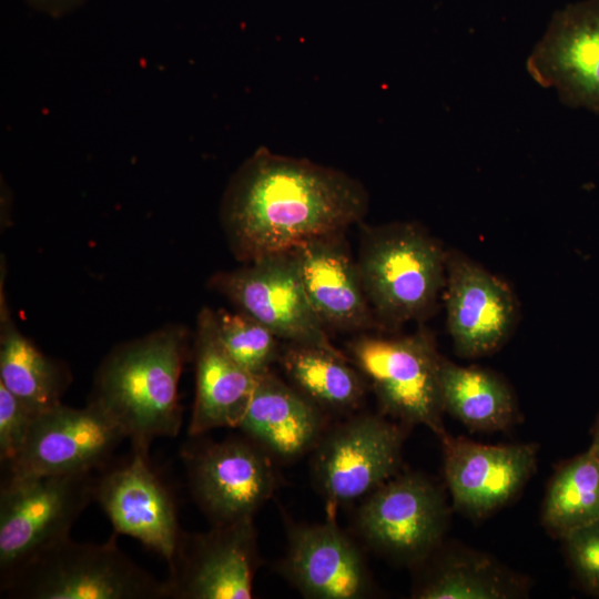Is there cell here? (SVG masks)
<instances>
[{"label":"cell","mask_w":599,"mask_h":599,"mask_svg":"<svg viewBox=\"0 0 599 599\" xmlns=\"http://www.w3.org/2000/svg\"><path fill=\"white\" fill-rule=\"evenodd\" d=\"M185 356V329L167 326L116 346L100 364L90 400L120 426L132 448L149 451L155 438L179 434Z\"/></svg>","instance_id":"7a4b0ae2"},{"label":"cell","mask_w":599,"mask_h":599,"mask_svg":"<svg viewBox=\"0 0 599 599\" xmlns=\"http://www.w3.org/2000/svg\"><path fill=\"white\" fill-rule=\"evenodd\" d=\"M440 392L444 412L473 430H505L518 417L509 385L478 366H460L443 357Z\"/></svg>","instance_id":"7402d4cb"},{"label":"cell","mask_w":599,"mask_h":599,"mask_svg":"<svg viewBox=\"0 0 599 599\" xmlns=\"http://www.w3.org/2000/svg\"><path fill=\"white\" fill-rule=\"evenodd\" d=\"M404 430L380 415L359 414L326 430L313 450L312 473L328 517L398 471Z\"/></svg>","instance_id":"ba28073f"},{"label":"cell","mask_w":599,"mask_h":599,"mask_svg":"<svg viewBox=\"0 0 599 599\" xmlns=\"http://www.w3.org/2000/svg\"><path fill=\"white\" fill-rule=\"evenodd\" d=\"M522 578L487 555L454 549L440 556L414 591L419 599H509L521 597Z\"/></svg>","instance_id":"603a6c76"},{"label":"cell","mask_w":599,"mask_h":599,"mask_svg":"<svg viewBox=\"0 0 599 599\" xmlns=\"http://www.w3.org/2000/svg\"><path fill=\"white\" fill-rule=\"evenodd\" d=\"M541 520L549 534L561 539L599 520V461L589 450L556 470L546 493Z\"/></svg>","instance_id":"d4e9b609"},{"label":"cell","mask_w":599,"mask_h":599,"mask_svg":"<svg viewBox=\"0 0 599 599\" xmlns=\"http://www.w3.org/2000/svg\"><path fill=\"white\" fill-rule=\"evenodd\" d=\"M278 359L295 387L322 410L351 412L364 397V379L342 352L290 344Z\"/></svg>","instance_id":"cb8c5ba5"},{"label":"cell","mask_w":599,"mask_h":599,"mask_svg":"<svg viewBox=\"0 0 599 599\" xmlns=\"http://www.w3.org/2000/svg\"><path fill=\"white\" fill-rule=\"evenodd\" d=\"M35 10L60 18L82 6L87 0H23Z\"/></svg>","instance_id":"f1b7e54d"},{"label":"cell","mask_w":599,"mask_h":599,"mask_svg":"<svg viewBox=\"0 0 599 599\" xmlns=\"http://www.w3.org/2000/svg\"><path fill=\"white\" fill-rule=\"evenodd\" d=\"M164 580L165 599H248L258 564L254 517L182 530Z\"/></svg>","instance_id":"8fae6325"},{"label":"cell","mask_w":599,"mask_h":599,"mask_svg":"<svg viewBox=\"0 0 599 599\" xmlns=\"http://www.w3.org/2000/svg\"><path fill=\"white\" fill-rule=\"evenodd\" d=\"M447 520L448 505L439 486L425 475L405 473L365 496L355 527L369 548L415 565L439 547Z\"/></svg>","instance_id":"52a82bcc"},{"label":"cell","mask_w":599,"mask_h":599,"mask_svg":"<svg viewBox=\"0 0 599 599\" xmlns=\"http://www.w3.org/2000/svg\"><path fill=\"white\" fill-rule=\"evenodd\" d=\"M599 461V416L592 432V444L588 449Z\"/></svg>","instance_id":"f546056e"},{"label":"cell","mask_w":599,"mask_h":599,"mask_svg":"<svg viewBox=\"0 0 599 599\" xmlns=\"http://www.w3.org/2000/svg\"><path fill=\"white\" fill-rule=\"evenodd\" d=\"M37 416L0 383V460L2 466L20 450Z\"/></svg>","instance_id":"83f0119b"},{"label":"cell","mask_w":599,"mask_h":599,"mask_svg":"<svg viewBox=\"0 0 599 599\" xmlns=\"http://www.w3.org/2000/svg\"><path fill=\"white\" fill-rule=\"evenodd\" d=\"M448 334L456 354L477 358L511 336L519 306L511 287L459 252H447L444 287Z\"/></svg>","instance_id":"9a60e30c"},{"label":"cell","mask_w":599,"mask_h":599,"mask_svg":"<svg viewBox=\"0 0 599 599\" xmlns=\"http://www.w3.org/2000/svg\"><path fill=\"white\" fill-rule=\"evenodd\" d=\"M194 364L195 397L189 435L195 437L215 428L237 427L253 395L256 377L226 352L210 308H203L197 317Z\"/></svg>","instance_id":"ffe728a7"},{"label":"cell","mask_w":599,"mask_h":599,"mask_svg":"<svg viewBox=\"0 0 599 599\" xmlns=\"http://www.w3.org/2000/svg\"><path fill=\"white\" fill-rule=\"evenodd\" d=\"M353 361L369 380L380 410L406 425H424L440 440V365L434 338L424 328L399 337L363 334L348 344Z\"/></svg>","instance_id":"8992f818"},{"label":"cell","mask_w":599,"mask_h":599,"mask_svg":"<svg viewBox=\"0 0 599 599\" xmlns=\"http://www.w3.org/2000/svg\"><path fill=\"white\" fill-rule=\"evenodd\" d=\"M237 428L271 457L293 460L313 451L325 430L316 404L271 370L256 384Z\"/></svg>","instance_id":"d6986e66"},{"label":"cell","mask_w":599,"mask_h":599,"mask_svg":"<svg viewBox=\"0 0 599 599\" xmlns=\"http://www.w3.org/2000/svg\"><path fill=\"white\" fill-rule=\"evenodd\" d=\"M192 496L213 525L254 517L276 484L271 456L244 438L184 450Z\"/></svg>","instance_id":"7c38bea8"},{"label":"cell","mask_w":599,"mask_h":599,"mask_svg":"<svg viewBox=\"0 0 599 599\" xmlns=\"http://www.w3.org/2000/svg\"><path fill=\"white\" fill-rule=\"evenodd\" d=\"M367 210V191L347 173L261 146L229 181L220 219L234 257L248 263L344 233Z\"/></svg>","instance_id":"6da1fadb"},{"label":"cell","mask_w":599,"mask_h":599,"mask_svg":"<svg viewBox=\"0 0 599 599\" xmlns=\"http://www.w3.org/2000/svg\"><path fill=\"white\" fill-rule=\"evenodd\" d=\"M95 471L1 480L0 582L43 550L70 538L94 501Z\"/></svg>","instance_id":"5b68a950"},{"label":"cell","mask_w":599,"mask_h":599,"mask_svg":"<svg viewBox=\"0 0 599 599\" xmlns=\"http://www.w3.org/2000/svg\"><path fill=\"white\" fill-rule=\"evenodd\" d=\"M116 532L103 544L68 538L33 557L7 580L14 599H165L164 582L132 561Z\"/></svg>","instance_id":"277c9868"},{"label":"cell","mask_w":599,"mask_h":599,"mask_svg":"<svg viewBox=\"0 0 599 599\" xmlns=\"http://www.w3.org/2000/svg\"><path fill=\"white\" fill-rule=\"evenodd\" d=\"M0 303V383L39 415L61 404L70 374L17 328L3 290Z\"/></svg>","instance_id":"44dd1931"},{"label":"cell","mask_w":599,"mask_h":599,"mask_svg":"<svg viewBox=\"0 0 599 599\" xmlns=\"http://www.w3.org/2000/svg\"><path fill=\"white\" fill-rule=\"evenodd\" d=\"M124 439L95 402L82 408L61 403L34 418L20 450L2 466V480L98 471Z\"/></svg>","instance_id":"9c48e42d"},{"label":"cell","mask_w":599,"mask_h":599,"mask_svg":"<svg viewBox=\"0 0 599 599\" xmlns=\"http://www.w3.org/2000/svg\"><path fill=\"white\" fill-rule=\"evenodd\" d=\"M447 252L409 222L365 226L356 261L377 325L387 329L426 318L446 281Z\"/></svg>","instance_id":"3957f363"},{"label":"cell","mask_w":599,"mask_h":599,"mask_svg":"<svg viewBox=\"0 0 599 599\" xmlns=\"http://www.w3.org/2000/svg\"><path fill=\"white\" fill-rule=\"evenodd\" d=\"M441 444L454 508L471 518L487 517L507 505L536 469L534 444L485 445L449 435Z\"/></svg>","instance_id":"2e32d148"},{"label":"cell","mask_w":599,"mask_h":599,"mask_svg":"<svg viewBox=\"0 0 599 599\" xmlns=\"http://www.w3.org/2000/svg\"><path fill=\"white\" fill-rule=\"evenodd\" d=\"M526 69L565 105L599 114V0H580L556 11Z\"/></svg>","instance_id":"4fadbf2b"},{"label":"cell","mask_w":599,"mask_h":599,"mask_svg":"<svg viewBox=\"0 0 599 599\" xmlns=\"http://www.w3.org/2000/svg\"><path fill=\"white\" fill-rule=\"evenodd\" d=\"M281 570L307 598L359 599L373 590L361 548L337 526L335 517L293 527Z\"/></svg>","instance_id":"e0dca14e"},{"label":"cell","mask_w":599,"mask_h":599,"mask_svg":"<svg viewBox=\"0 0 599 599\" xmlns=\"http://www.w3.org/2000/svg\"><path fill=\"white\" fill-rule=\"evenodd\" d=\"M94 501L114 532L130 536L170 561L182 532L170 488L149 460V451L132 448L125 460L97 471Z\"/></svg>","instance_id":"5bb4252c"},{"label":"cell","mask_w":599,"mask_h":599,"mask_svg":"<svg viewBox=\"0 0 599 599\" xmlns=\"http://www.w3.org/2000/svg\"><path fill=\"white\" fill-rule=\"evenodd\" d=\"M568 561L587 591L599 597V520L562 538Z\"/></svg>","instance_id":"4316f807"},{"label":"cell","mask_w":599,"mask_h":599,"mask_svg":"<svg viewBox=\"0 0 599 599\" xmlns=\"http://www.w3.org/2000/svg\"><path fill=\"white\" fill-rule=\"evenodd\" d=\"M216 334L230 356L257 377L271 370L278 356L277 337L250 315L213 311Z\"/></svg>","instance_id":"484cf974"},{"label":"cell","mask_w":599,"mask_h":599,"mask_svg":"<svg viewBox=\"0 0 599 599\" xmlns=\"http://www.w3.org/2000/svg\"><path fill=\"white\" fill-rule=\"evenodd\" d=\"M344 233L305 241L288 251L305 294L325 327L364 332L376 324Z\"/></svg>","instance_id":"ac0fdd59"},{"label":"cell","mask_w":599,"mask_h":599,"mask_svg":"<svg viewBox=\"0 0 599 599\" xmlns=\"http://www.w3.org/2000/svg\"><path fill=\"white\" fill-rule=\"evenodd\" d=\"M209 284L277 338L339 352L315 314L290 252L271 254L236 270L219 272Z\"/></svg>","instance_id":"30bf717a"}]
</instances>
